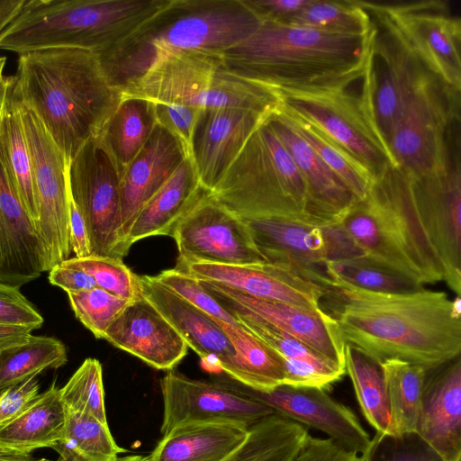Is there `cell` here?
Segmentation results:
<instances>
[{
  "label": "cell",
  "mask_w": 461,
  "mask_h": 461,
  "mask_svg": "<svg viewBox=\"0 0 461 461\" xmlns=\"http://www.w3.org/2000/svg\"><path fill=\"white\" fill-rule=\"evenodd\" d=\"M122 97L199 111L240 108L271 113L279 106L274 90L230 71L222 52L197 50L158 58L145 74L122 90Z\"/></svg>",
  "instance_id": "52a82bcc"
},
{
  "label": "cell",
  "mask_w": 461,
  "mask_h": 461,
  "mask_svg": "<svg viewBox=\"0 0 461 461\" xmlns=\"http://www.w3.org/2000/svg\"><path fill=\"white\" fill-rule=\"evenodd\" d=\"M249 428L231 422H193L163 435L149 461H223L246 440Z\"/></svg>",
  "instance_id": "83f0119b"
},
{
  "label": "cell",
  "mask_w": 461,
  "mask_h": 461,
  "mask_svg": "<svg viewBox=\"0 0 461 461\" xmlns=\"http://www.w3.org/2000/svg\"><path fill=\"white\" fill-rule=\"evenodd\" d=\"M59 396L66 409L87 414L108 425L103 383V368L95 358H86L59 388Z\"/></svg>",
  "instance_id": "60d3db41"
},
{
  "label": "cell",
  "mask_w": 461,
  "mask_h": 461,
  "mask_svg": "<svg viewBox=\"0 0 461 461\" xmlns=\"http://www.w3.org/2000/svg\"><path fill=\"white\" fill-rule=\"evenodd\" d=\"M373 33L374 27L355 35L260 20L223 59L233 73L272 90L344 89L362 78Z\"/></svg>",
  "instance_id": "7a4b0ae2"
},
{
  "label": "cell",
  "mask_w": 461,
  "mask_h": 461,
  "mask_svg": "<svg viewBox=\"0 0 461 461\" xmlns=\"http://www.w3.org/2000/svg\"><path fill=\"white\" fill-rule=\"evenodd\" d=\"M201 282L229 312H241L276 328L344 367L346 341L337 323L321 308L259 299L220 284Z\"/></svg>",
  "instance_id": "2e32d148"
},
{
  "label": "cell",
  "mask_w": 461,
  "mask_h": 461,
  "mask_svg": "<svg viewBox=\"0 0 461 461\" xmlns=\"http://www.w3.org/2000/svg\"><path fill=\"white\" fill-rule=\"evenodd\" d=\"M67 361V349L60 340L32 335L24 344L2 351L0 393L46 369L59 368Z\"/></svg>",
  "instance_id": "74e56055"
},
{
  "label": "cell",
  "mask_w": 461,
  "mask_h": 461,
  "mask_svg": "<svg viewBox=\"0 0 461 461\" xmlns=\"http://www.w3.org/2000/svg\"><path fill=\"white\" fill-rule=\"evenodd\" d=\"M42 272L43 244L0 158V284L20 288Z\"/></svg>",
  "instance_id": "d4e9b609"
},
{
  "label": "cell",
  "mask_w": 461,
  "mask_h": 461,
  "mask_svg": "<svg viewBox=\"0 0 461 461\" xmlns=\"http://www.w3.org/2000/svg\"><path fill=\"white\" fill-rule=\"evenodd\" d=\"M210 193L243 219L285 218L319 225L309 213L303 177L267 120Z\"/></svg>",
  "instance_id": "ba28073f"
},
{
  "label": "cell",
  "mask_w": 461,
  "mask_h": 461,
  "mask_svg": "<svg viewBox=\"0 0 461 461\" xmlns=\"http://www.w3.org/2000/svg\"><path fill=\"white\" fill-rule=\"evenodd\" d=\"M291 461H362V456L335 440L309 433Z\"/></svg>",
  "instance_id": "681fc988"
},
{
  "label": "cell",
  "mask_w": 461,
  "mask_h": 461,
  "mask_svg": "<svg viewBox=\"0 0 461 461\" xmlns=\"http://www.w3.org/2000/svg\"><path fill=\"white\" fill-rule=\"evenodd\" d=\"M215 321L228 336L236 351L234 380L257 391H269L284 384V363L276 351L241 322L239 325H232L222 321Z\"/></svg>",
  "instance_id": "1f68e13d"
},
{
  "label": "cell",
  "mask_w": 461,
  "mask_h": 461,
  "mask_svg": "<svg viewBox=\"0 0 461 461\" xmlns=\"http://www.w3.org/2000/svg\"><path fill=\"white\" fill-rule=\"evenodd\" d=\"M344 367L366 420L376 432L393 434L388 393L381 363L346 343Z\"/></svg>",
  "instance_id": "d6a6232c"
},
{
  "label": "cell",
  "mask_w": 461,
  "mask_h": 461,
  "mask_svg": "<svg viewBox=\"0 0 461 461\" xmlns=\"http://www.w3.org/2000/svg\"><path fill=\"white\" fill-rule=\"evenodd\" d=\"M178 258L223 265L267 262L256 248L247 224L207 191L176 227Z\"/></svg>",
  "instance_id": "5bb4252c"
},
{
  "label": "cell",
  "mask_w": 461,
  "mask_h": 461,
  "mask_svg": "<svg viewBox=\"0 0 461 461\" xmlns=\"http://www.w3.org/2000/svg\"><path fill=\"white\" fill-rule=\"evenodd\" d=\"M32 331L30 327L0 322V351L24 344Z\"/></svg>",
  "instance_id": "db71d44e"
},
{
  "label": "cell",
  "mask_w": 461,
  "mask_h": 461,
  "mask_svg": "<svg viewBox=\"0 0 461 461\" xmlns=\"http://www.w3.org/2000/svg\"><path fill=\"white\" fill-rule=\"evenodd\" d=\"M58 461H113L125 452L113 439L108 425L92 416L66 409Z\"/></svg>",
  "instance_id": "e575fe53"
},
{
  "label": "cell",
  "mask_w": 461,
  "mask_h": 461,
  "mask_svg": "<svg viewBox=\"0 0 461 461\" xmlns=\"http://www.w3.org/2000/svg\"><path fill=\"white\" fill-rule=\"evenodd\" d=\"M18 104L32 163L39 209L36 229L45 250L46 271H50L71 253L69 162L35 113Z\"/></svg>",
  "instance_id": "8fae6325"
},
{
  "label": "cell",
  "mask_w": 461,
  "mask_h": 461,
  "mask_svg": "<svg viewBox=\"0 0 461 461\" xmlns=\"http://www.w3.org/2000/svg\"><path fill=\"white\" fill-rule=\"evenodd\" d=\"M46 461H51V460L46 459ZM113 461H149V456L129 455V456H118Z\"/></svg>",
  "instance_id": "680465c9"
},
{
  "label": "cell",
  "mask_w": 461,
  "mask_h": 461,
  "mask_svg": "<svg viewBox=\"0 0 461 461\" xmlns=\"http://www.w3.org/2000/svg\"><path fill=\"white\" fill-rule=\"evenodd\" d=\"M140 295L167 320L201 359L234 379L236 351L217 321L155 276H136Z\"/></svg>",
  "instance_id": "44dd1931"
},
{
  "label": "cell",
  "mask_w": 461,
  "mask_h": 461,
  "mask_svg": "<svg viewBox=\"0 0 461 461\" xmlns=\"http://www.w3.org/2000/svg\"><path fill=\"white\" fill-rule=\"evenodd\" d=\"M304 182L311 217L321 226L338 223L357 202L350 190L291 127L277 108L267 119Z\"/></svg>",
  "instance_id": "484cf974"
},
{
  "label": "cell",
  "mask_w": 461,
  "mask_h": 461,
  "mask_svg": "<svg viewBox=\"0 0 461 461\" xmlns=\"http://www.w3.org/2000/svg\"><path fill=\"white\" fill-rule=\"evenodd\" d=\"M327 267L330 278H339L365 290L404 293L423 287L367 258L329 262Z\"/></svg>",
  "instance_id": "ab89813d"
},
{
  "label": "cell",
  "mask_w": 461,
  "mask_h": 461,
  "mask_svg": "<svg viewBox=\"0 0 461 461\" xmlns=\"http://www.w3.org/2000/svg\"><path fill=\"white\" fill-rule=\"evenodd\" d=\"M375 5L430 71L461 90V20L452 14L447 2Z\"/></svg>",
  "instance_id": "4fadbf2b"
},
{
  "label": "cell",
  "mask_w": 461,
  "mask_h": 461,
  "mask_svg": "<svg viewBox=\"0 0 461 461\" xmlns=\"http://www.w3.org/2000/svg\"><path fill=\"white\" fill-rule=\"evenodd\" d=\"M104 339L160 370L174 369L188 350L181 336L141 295L113 321Z\"/></svg>",
  "instance_id": "cb8c5ba5"
},
{
  "label": "cell",
  "mask_w": 461,
  "mask_h": 461,
  "mask_svg": "<svg viewBox=\"0 0 461 461\" xmlns=\"http://www.w3.org/2000/svg\"><path fill=\"white\" fill-rule=\"evenodd\" d=\"M168 0H26L0 35L18 55L52 48L100 54L128 37Z\"/></svg>",
  "instance_id": "8992f818"
},
{
  "label": "cell",
  "mask_w": 461,
  "mask_h": 461,
  "mask_svg": "<svg viewBox=\"0 0 461 461\" xmlns=\"http://www.w3.org/2000/svg\"><path fill=\"white\" fill-rule=\"evenodd\" d=\"M346 343L379 363L399 359L429 369L461 355V299L421 287L361 289L332 278L320 300Z\"/></svg>",
  "instance_id": "6da1fadb"
},
{
  "label": "cell",
  "mask_w": 461,
  "mask_h": 461,
  "mask_svg": "<svg viewBox=\"0 0 461 461\" xmlns=\"http://www.w3.org/2000/svg\"><path fill=\"white\" fill-rule=\"evenodd\" d=\"M1 353H2V351H0V357H1Z\"/></svg>",
  "instance_id": "94428289"
},
{
  "label": "cell",
  "mask_w": 461,
  "mask_h": 461,
  "mask_svg": "<svg viewBox=\"0 0 461 461\" xmlns=\"http://www.w3.org/2000/svg\"><path fill=\"white\" fill-rule=\"evenodd\" d=\"M294 131L319 155L350 190L357 201L367 194L375 177L370 171L317 127L279 108Z\"/></svg>",
  "instance_id": "8d00e7d4"
},
{
  "label": "cell",
  "mask_w": 461,
  "mask_h": 461,
  "mask_svg": "<svg viewBox=\"0 0 461 461\" xmlns=\"http://www.w3.org/2000/svg\"><path fill=\"white\" fill-rule=\"evenodd\" d=\"M14 77L18 101L32 111L67 161L100 130L122 100L98 55L78 48L20 54Z\"/></svg>",
  "instance_id": "3957f363"
},
{
  "label": "cell",
  "mask_w": 461,
  "mask_h": 461,
  "mask_svg": "<svg viewBox=\"0 0 461 461\" xmlns=\"http://www.w3.org/2000/svg\"><path fill=\"white\" fill-rule=\"evenodd\" d=\"M40 385L36 376L0 393V428L19 417L38 397Z\"/></svg>",
  "instance_id": "c3c4849f"
},
{
  "label": "cell",
  "mask_w": 461,
  "mask_h": 461,
  "mask_svg": "<svg viewBox=\"0 0 461 461\" xmlns=\"http://www.w3.org/2000/svg\"><path fill=\"white\" fill-rule=\"evenodd\" d=\"M43 321L20 288L0 284V322L26 326L34 330L41 328Z\"/></svg>",
  "instance_id": "7dc6e473"
},
{
  "label": "cell",
  "mask_w": 461,
  "mask_h": 461,
  "mask_svg": "<svg viewBox=\"0 0 461 461\" xmlns=\"http://www.w3.org/2000/svg\"><path fill=\"white\" fill-rule=\"evenodd\" d=\"M260 20L285 22L303 9L310 0H244Z\"/></svg>",
  "instance_id": "f907efd6"
},
{
  "label": "cell",
  "mask_w": 461,
  "mask_h": 461,
  "mask_svg": "<svg viewBox=\"0 0 461 461\" xmlns=\"http://www.w3.org/2000/svg\"><path fill=\"white\" fill-rule=\"evenodd\" d=\"M0 461H46V458L37 459L32 455L19 453L0 446Z\"/></svg>",
  "instance_id": "9f6ffc18"
},
{
  "label": "cell",
  "mask_w": 461,
  "mask_h": 461,
  "mask_svg": "<svg viewBox=\"0 0 461 461\" xmlns=\"http://www.w3.org/2000/svg\"><path fill=\"white\" fill-rule=\"evenodd\" d=\"M68 296L77 319L96 339H104L109 326L131 302L98 286L86 291L68 293Z\"/></svg>",
  "instance_id": "b9f144b4"
},
{
  "label": "cell",
  "mask_w": 461,
  "mask_h": 461,
  "mask_svg": "<svg viewBox=\"0 0 461 461\" xmlns=\"http://www.w3.org/2000/svg\"><path fill=\"white\" fill-rule=\"evenodd\" d=\"M273 113L240 108L200 111L192 134L189 158L203 187L212 190L252 132Z\"/></svg>",
  "instance_id": "ffe728a7"
},
{
  "label": "cell",
  "mask_w": 461,
  "mask_h": 461,
  "mask_svg": "<svg viewBox=\"0 0 461 461\" xmlns=\"http://www.w3.org/2000/svg\"><path fill=\"white\" fill-rule=\"evenodd\" d=\"M0 158L20 202L36 227L39 209L32 163L14 92L13 76L0 107Z\"/></svg>",
  "instance_id": "f1b7e54d"
},
{
  "label": "cell",
  "mask_w": 461,
  "mask_h": 461,
  "mask_svg": "<svg viewBox=\"0 0 461 461\" xmlns=\"http://www.w3.org/2000/svg\"><path fill=\"white\" fill-rule=\"evenodd\" d=\"M156 279L215 320L239 325L240 321L224 309L197 278L176 268L166 269Z\"/></svg>",
  "instance_id": "f6af8a7d"
},
{
  "label": "cell",
  "mask_w": 461,
  "mask_h": 461,
  "mask_svg": "<svg viewBox=\"0 0 461 461\" xmlns=\"http://www.w3.org/2000/svg\"><path fill=\"white\" fill-rule=\"evenodd\" d=\"M282 23L355 35L369 34L373 28L367 11L353 0H310L303 9Z\"/></svg>",
  "instance_id": "f35d334b"
},
{
  "label": "cell",
  "mask_w": 461,
  "mask_h": 461,
  "mask_svg": "<svg viewBox=\"0 0 461 461\" xmlns=\"http://www.w3.org/2000/svg\"><path fill=\"white\" fill-rule=\"evenodd\" d=\"M162 435L193 422H231L250 428L276 413L240 386L190 378L174 369L160 381Z\"/></svg>",
  "instance_id": "7c38bea8"
},
{
  "label": "cell",
  "mask_w": 461,
  "mask_h": 461,
  "mask_svg": "<svg viewBox=\"0 0 461 461\" xmlns=\"http://www.w3.org/2000/svg\"><path fill=\"white\" fill-rule=\"evenodd\" d=\"M60 264L82 269L93 277L98 287L116 296L131 301L140 296L137 275L122 259L90 256L83 258H71Z\"/></svg>",
  "instance_id": "7bdbcfd3"
},
{
  "label": "cell",
  "mask_w": 461,
  "mask_h": 461,
  "mask_svg": "<svg viewBox=\"0 0 461 461\" xmlns=\"http://www.w3.org/2000/svg\"><path fill=\"white\" fill-rule=\"evenodd\" d=\"M49 281L67 294L77 293L96 287L93 277L82 269L59 264L49 271Z\"/></svg>",
  "instance_id": "816d5d0a"
},
{
  "label": "cell",
  "mask_w": 461,
  "mask_h": 461,
  "mask_svg": "<svg viewBox=\"0 0 461 461\" xmlns=\"http://www.w3.org/2000/svg\"><path fill=\"white\" fill-rule=\"evenodd\" d=\"M307 429L274 413L249 429L244 443L223 461H291Z\"/></svg>",
  "instance_id": "836d02e7"
},
{
  "label": "cell",
  "mask_w": 461,
  "mask_h": 461,
  "mask_svg": "<svg viewBox=\"0 0 461 461\" xmlns=\"http://www.w3.org/2000/svg\"><path fill=\"white\" fill-rule=\"evenodd\" d=\"M259 23L244 0H168L128 37L97 55L110 84L122 92L166 54L223 53Z\"/></svg>",
  "instance_id": "277c9868"
},
{
  "label": "cell",
  "mask_w": 461,
  "mask_h": 461,
  "mask_svg": "<svg viewBox=\"0 0 461 461\" xmlns=\"http://www.w3.org/2000/svg\"><path fill=\"white\" fill-rule=\"evenodd\" d=\"M176 269L198 280L225 285L252 297L319 309L326 288L290 268L269 262L223 265L177 258Z\"/></svg>",
  "instance_id": "d6986e66"
},
{
  "label": "cell",
  "mask_w": 461,
  "mask_h": 461,
  "mask_svg": "<svg viewBox=\"0 0 461 461\" xmlns=\"http://www.w3.org/2000/svg\"><path fill=\"white\" fill-rule=\"evenodd\" d=\"M456 461H461V457H460V458H458V459H456Z\"/></svg>",
  "instance_id": "91938a15"
},
{
  "label": "cell",
  "mask_w": 461,
  "mask_h": 461,
  "mask_svg": "<svg viewBox=\"0 0 461 461\" xmlns=\"http://www.w3.org/2000/svg\"><path fill=\"white\" fill-rule=\"evenodd\" d=\"M189 158L178 137L159 123L124 171L120 186L121 238L126 239L137 215L147 202Z\"/></svg>",
  "instance_id": "7402d4cb"
},
{
  "label": "cell",
  "mask_w": 461,
  "mask_h": 461,
  "mask_svg": "<svg viewBox=\"0 0 461 461\" xmlns=\"http://www.w3.org/2000/svg\"><path fill=\"white\" fill-rule=\"evenodd\" d=\"M121 175L104 149L89 140L68 163L71 196L82 215L91 256L122 259Z\"/></svg>",
  "instance_id": "30bf717a"
},
{
  "label": "cell",
  "mask_w": 461,
  "mask_h": 461,
  "mask_svg": "<svg viewBox=\"0 0 461 461\" xmlns=\"http://www.w3.org/2000/svg\"><path fill=\"white\" fill-rule=\"evenodd\" d=\"M350 87V86H349ZM274 90L279 108L309 122L365 166L374 177L398 167L369 117L360 91Z\"/></svg>",
  "instance_id": "9c48e42d"
},
{
  "label": "cell",
  "mask_w": 461,
  "mask_h": 461,
  "mask_svg": "<svg viewBox=\"0 0 461 461\" xmlns=\"http://www.w3.org/2000/svg\"><path fill=\"white\" fill-rule=\"evenodd\" d=\"M415 431L446 461L461 457V355L426 369Z\"/></svg>",
  "instance_id": "603a6c76"
},
{
  "label": "cell",
  "mask_w": 461,
  "mask_h": 461,
  "mask_svg": "<svg viewBox=\"0 0 461 461\" xmlns=\"http://www.w3.org/2000/svg\"><path fill=\"white\" fill-rule=\"evenodd\" d=\"M388 393L392 432L415 431L426 369L399 359L381 363Z\"/></svg>",
  "instance_id": "d590c367"
},
{
  "label": "cell",
  "mask_w": 461,
  "mask_h": 461,
  "mask_svg": "<svg viewBox=\"0 0 461 461\" xmlns=\"http://www.w3.org/2000/svg\"><path fill=\"white\" fill-rule=\"evenodd\" d=\"M406 174L411 182L413 200L422 225L440 259L443 281L460 296V157L443 172L420 176Z\"/></svg>",
  "instance_id": "9a60e30c"
},
{
  "label": "cell",
  "mask_w": 461,
  "mask_h": 461,
  "mask_svg": "<svg viewBox=\"0 0 461 461\" xmlns=\"http://www.w3.org/2000/svg\"><path fill=\"white\" fill-rule=\"evenodd\" d=\"M367 258L417 285L443 281V267L419 216L408 175L390 167L339 222Z\"/></svg>",
  "instance_id": "5b68a950"
},
{
  "label": "cell",
  "mask_w": 461,
  "mask_h": 461,
  "mask_svg": "<svg viewBox=\"0 0 461 461\" xmlns=\"http://www.w3.org/2000/svg\"><path fill=\"white\" fill-rule=\"evenodd\" d=\"M6 62L5 56H0V107L3 104L10 84V77L4 76V68Z\"/></svg>",
  "instance_id": "6f0895ef"
},
{
  "label": "cell",
  "mask_w": 461,
  "mask_h": 461,
  "mask_svg": "<svg viewBox=\"0 0 461 461\" xmlns=\"http://www.w3.org/2000/svg\"><path fill=\"white\" fill-rule=\"evenodd\" d=\"M281 358L285 369L283 384L325 389L345 375V368L336 364L283 357Z\"/></svg>",
  "instance_id": "bcb514c9"
},
{
  "label": "cell",
  "mask_w": 461,
  "mask_h": 461,
  "mask_svg": "<svg viewBox=\"0 0 461 461\" xmlns=\"http://www.w3.org/2000/svg\"><path fill=\"white\" fill-rule=\"evenodd\" d=\"M361 456L362 461H446L416 431L376 432Z\"/></svg>",
  "instance_id": "ee69618b"
},
{
  "label": "cell",
  "mask_w": 461,
  "mask_h": 461,
  "mask_svg": "<svg viewBox=\"0 0 461 461\" xmlns=\"http://www.w3.org/2000/svg\"><path fill=\"white\" fill-rule=\"evenodd\" d=\"M66 410L59 388L53 383L19 417L0 428V446L32 455L57 446L65 421Z\"/></svg>",
  "instance_id": "4dcf8cb0"
},
{
  "label": "cell",
  "mask_w": 461,
  "mask_h": 461,
  "mask_svg": "<svg viewBox=\"0 0 461 461\" xmlns=\"http://www.w3.org/2000/svg\"><path fill=\"white\" fill-rule=\"evenodd\" d=\"M243 219V218H241ZM265 259L327 287L330 244L325 226L285 218L243 219Z\"/></svg>",
  "instance_id": "ac0fdd59"
},
{
  "label": "cell",
  "mask_w": 461,
  "mask_h": 461,
  "mask_svg": "<svg viewBox=\"0 0 461 461\" xmlns=\"http://www.w3.org/2000/svg\"><path fill=\"white\" fill-rule=\"evenodd\" d=\"M26 0H0V35L20 14Z\"/></svg>",
  "instance_id": "11a10c76"
},
{
  "label": "cell",
  "mask_w": 461,
  "mask_h": 461,
  "mask_svg": "<svg viewBox=\"0 0 461 461\" xmlns=\"http://www.w3.org/2000/svg\"><path fill=\"white\" fill-rule=\"evenodd\" d=\"M157 123L153 103L139 97H122L95 138L112 158L121 177Z\"/></svg>",
  "instance_id": "f546056e"
},
{
  "label": "cell",
  "mask_w": 461,
  "mask_h": 461,
  "mask_svg": "<svg viewBox=\"0 0 461 461\" xmlns=\"http://www.w3.org/2000/svg\"><path fill=\"white\" fill-rule=\"evenodd\" d=\"M207 191L186 158L137 215L126 239L127 248L149 237H172L179 221Z\"/></svg>",
  "instance_id": "4316f807"
},
{
  "label": "cell",
  "mask_w": 461,
  "mask_h": 461,
  "mask_svg": "<svg viewBox=\"0 0 461 461\" xmlns=\"http://www.w3.org/2000/svg\"><path fill=\"white\" fill-rule=\"evenodd\" d=\"M69 243L75 258H83L91 256L90 242L87 230L69 189Z\"/></svg>",
  "instance_id": "f5cc1de1"
},
{
  "label": "cell",
  "mask_w": 461,
  "mask_h": 461,
  "mask_svg": "<svg viewBox=\"0 0 461 461\" xmlns=\"http://www.w3.org/2000/svg\"><path fill=\"white\" fill-rule=\"evenodd\" d=\"M276 413L321 430L345 448L363 455L370 443L356 414L323 388L281 384L269 391L240 386Z\"/></svg>",
  "instance_id": "e0dca14e"
}]
</instances>
